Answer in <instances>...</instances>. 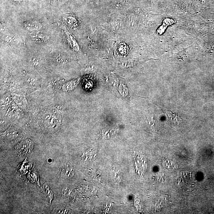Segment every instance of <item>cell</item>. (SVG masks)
<instances>
[{
    "label": "cell",
    "mask_w": 214,
    "mask_h": 214,
    "mask_svg": "<svg viewBox=\"0 0 214 214\" xmlns=\"http://www.w3.org/2000/svg\"><path fill=\"white\" fill-rule=\"evenodd\" d=\"M116 49L118 54L122 55H126L128 52L129 47L125 43H121L117 47Z\"/></svg>",
    "instance_id": "2"
},
{
    "label": "cell",
    "mask_w": 214,
    "mask_h": 214,
    "mask_svg": "<svg viewBox=\"0 0 214 214\" xmlns=\"http://www.w3.org/2000/svg\"><path fill=\"white\" fill-rule=\"evenodd\" d=\"M8 1L14 5H23L27 2V0H8Z\"/></svg>",
    "instance_id": "5"
},
{
    "label": "cell",
    "mask_w": 214,
    "mask_h": 214,
    "mask_svg": "<svg viewBox=\"0 0 214 214\" xmlns=\"http://www.w3.org/2000/svg\"><path fill=\"white\" fill-rule=\"evenodd\" d=\"M61 25H62V27H61L63 30L64 32L65 33L64 34L66 36L67 40L68 42H69V44L72 47V49L76 52H79L80 50V47L74 36L68 31L67 29L64 25H63V27H62V24Z\"/></svg>",
    "instance_id": "1"
},
{
    "label": "cell",
    "mask_w": 214,
    "mask_h": 214,
    "mask_svg": "<svg viewBox=\"0 0 214 214\" xmlns=\"http://www.w3.org/2000/svg\"><path fill=\"white\" fill-rule=\"evenodd\" d=\"M45 188L46 190V192L47 193V195H48V197L50 199V201L52 200L53 198V192L50 187L47 185V184L45 185Z\"/></svg>",
    "instance_id": "4"
},
{
    "label": "cell",
    "mask_w": 214,
    "mask_h": 214,
    "mask_svg": "<svg viewBox=\"0 0 214 214\" xmlns=\"http://www.w3.org/2000/svg\"><path fill=\"white\" fill-rule=\"evenodd\" d=\"M62 168L61 173L62 174H64L63 175L64 176L71 177L73 175V171L71 168L66 165V166H63Z\"/></svg>",
    "instance_id": "3"
},
{
    "label": "cell",
    "mask_w": 214,
    "mask_h": 214,
    "mask_svg": "<svg viewBox=\"0 0 214 214\" xmlns=\"http://www.w3.org/2000/svg\"><path fill=\"white\" fill-rule=\"evenodd\" d=\"M50 5L54 6H58L62 4V0H48Z\"/></svg>",
    "instance_id": "6"
}]
</instances>
